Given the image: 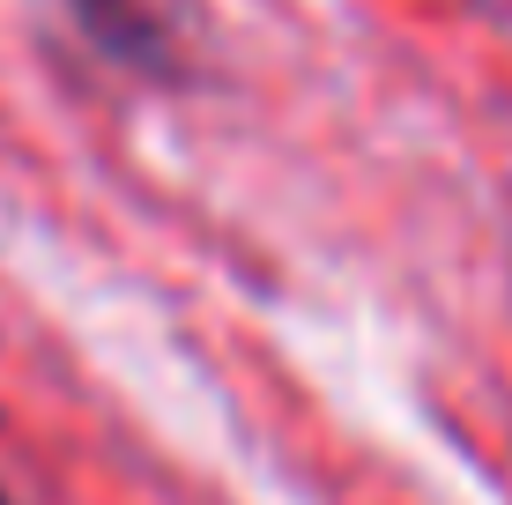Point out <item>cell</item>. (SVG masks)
<instances>
[{"label": "cell", "instance_id": "6da1fadb", "mask_svg": "<svg viewBox=\"0 0 512 505\" xmlns=\"http://www.w3.org/2000/svg\"><path fill=\"white\" fill-rule=\"evenodd\" d=\"M75 23L90 30V45L104 60L134 67V75H171V30H164V8L149 0H75Z\"/></svg>", "mask_w": 512, "mask_h": 505}, {"label": "cell", "instance_id": "7a4b0ae2", "mask_svg": "<svg viewBox=\"0 0 512 505\" xmlns=\"http://www.w3.org/2000/svg\"><path fill=\"white\" fill-rule=\"evenodd\" d=\"M0 505H15V498H8V491H0Z\"/></svg>", "mask_w": 512, "mask_h": 505}]
</instances>
